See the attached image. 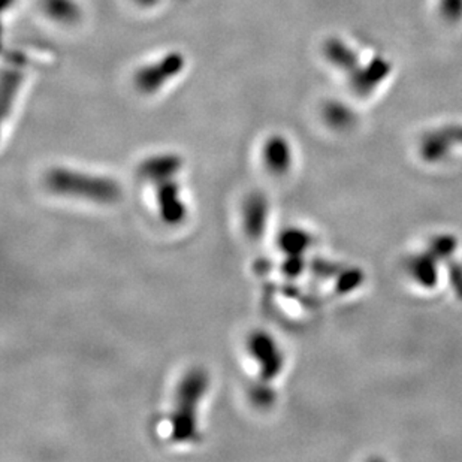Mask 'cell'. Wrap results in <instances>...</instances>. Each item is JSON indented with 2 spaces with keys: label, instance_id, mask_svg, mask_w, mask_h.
<instances>
[{
  "label": "cell",
  "instance_id": "cell-1",
  "mask_svg": "<svg viewBox=\"0 0 462 462\" xmlns=\"http://www.w3.org/2000/svg\"><path fill=\"white\" fill-rule=\"evenodd\" d=\"M208 388L209 375L202 368H193L181 379L170 419L172 440L177 443L197 440L198 409Z\"/></svg>",
  "mask_w": 462,
  "mask_h": 462
},
{
  "label": "cell",
  "instance_id": "cell-2",
  "mask_svg": "<svg viewBox=\"0 0 462 462\" xmlns=\"http://www.w3.org/2000/svg\"><path fill=\"white\" fill-rule=\"evenodd\" d=\"M45 184L57 195L83 198L102 206L116 204L122 198V186L116 180L84 174L68 168H54L50 171L45 177Z\"/></svg>",
  "mask_w": 462,
  "mask_h": 462
},
{
  "label": "cell",
  "instance_id": "cell-3",
  "mask_svg": "<svg viewBox=\"0 0 462 462\" xmlns=\"http://www.w3.org/2000/svg\"><path fill=\"white\" fill-rule=\"evenodd\" d=\"M247 347L250 356L259 365V380L270 383L277 379L284 365L283 352L277 341L266 332H254L250 336Z\"/></svg>",
  "mask_w": 462,
  "mask_h": 462
},
{
  "label": "cell",
  "instance_id": "cell-4",
  "mask_svg": "<svg viewBox=\"0 0 462 462\" xmlns=\"http://www.w3.org/2000/svg\"><path fill=\"white\" fill-rule=\"evenodd\" d=\"M393 65L384 57L375 56L362 63L356 72L350 77V88L359 97H368L389 79Z\"/></svg>",
  "mask_w": 462,
  "mask_h": 462
},
{
  "label": "cell",
  "instance_id": "cell-5",
  "mask_svg": "<svg viewBox=\"0 0 462 462\" xmlns=\"http://www.w3.org/2000/svg\"><path fill=\"white\" fill-rule=\"evenodd\" d=\"M156 186L157 207L163 222L171 226L180 225L188 216V208L181 198V190L174 177L154 183Z\"/></svg>",
  "mask_w": 462,
  "mask_h": 462
},
{
  "label": "cell",
  "instance_id": "cell-6",
  "mask_svg": "<svg viewBox=\"0 0 462 462\" xmlns=\"http://www.w3.org/2000/svg\"><path fill=\"white\" fill-rule=\"evenodd\" d=\"M270 204L262 193H254L245 204V226L250 238L259 240L265 234Z\"/></svg>",
  "mask_w": 462,
  "mask_h": 462
},
{
  "label": "cell",
  "instance_id": "cell-7",
  "mask_svg": "<svg viewBox=\"0 0 462 462\" xmlns=\"http://www.w3.org/2000/svg\"><path fill=\"white\" fill-rule=\"evenodd\" d=\"M325 56L337 69L345 72L346 77L349 79L356 70L361 68L362 61L359 59L358 52L355 51L349 44L338 38H332L325 45Z\"/></svg>",
  "mask_w": 462,
  "mask_h": 462
},
{
  "label": "cell",
  "instance_id": "cell-8",
  "mask_svg": "<svg viewBox=\"0 0 462 462\" xmlns=\"http://www.w3.org/2000/svg\"><path fill=\"white\" fill-rule=\"evenodd\" d=\"M183 166V162L175 154H161L144 162L140 168V174L143 179L150 183H157L162 180L172 179L179 174Z\"/></svg>",
  "mask_w": 462,
  "mask_h": 462
},
{
  "label": "cell",
  "instance_id": "cell-9",
  "mask_svg": "<svg viewBox=\"0 0 462 462\" xmlns=\"http://www.w3.org/2000/svg\"><path fill=\"white\" fill-rule=\"evenodd\" d=\"M266 166L275 174H283L292 165V149L282 136L271 138L265 145Z\"/></svg>",
  "mask_w": 462,
  "mask_h": 462
},
{
  "label": "cell",
  "instance_id": "cell-10",
  "mask_svg": "<svg viewBox=\"0 0 462 462\" xmlns=\"http://www.w3.org/2000/svg\"><path fill=\"white\" fill-rule=\"evenodd\" d=\"M409 271L414 282L423 288H432L439 279L436 257L428 254L413 257L409 263Z\"/></svg>",
  "mask_w": 462,
  "mask_h": 462
},
{
  "label": "cell",
  "instance_id": "cell-11",
  "mask_svg": "<svg viewBox=\"0 0 462 462\" xmlns=\"http://www.w3.org/2000/svg\"><path fill=\"white\" fill-rule=\"evenodd\" d=\"M311 245V236L302 229H289L280 236V247L288 256H302Z\"/></svg>",
  "mask_w": 462,
  "mask_h": 462
},
{
  "label": "cell",
  "instance_id": "cell-12",
  "mask_svg": "<svg viewBox=\"0 0 462 462\" xmlns=\"http://www.w3.org/2000/svg\"><path fill=\"white\" fill-rule=\"evenodd\" d=\"M325 118L337 129H347L355 123V114L349 106L341 102H332L325 108Z\"/></svg>",
  "mask_w": 462,
  "mask_h": 462
},
{
  "label": "cell",
  "instance_id": "cell-13",
  "mask_svg": "<svg viewBox=\"0 0 462 462\" xmlns=\"http://www.w3.org/2000/svg\"><path fill=\"white\" fill-rule=\"evenodd\" d=\"M437 11L449 24L462 22V0H437Z\"/></svg>",
  "mask_w": 462,
  "mask_h": 462
},
{
  "label": "cell",
  "instance_id": "cell-14",
  "mask_svg": "<svg viewBox=\"0 0 462 462\" xmlns=\"http://www.w3.org/2000/svg\"><path fill=\"white\" fill-rule=\"evenodd\" d=\"M274 400L275 393L273 388H271L270 383L263 382V380H259L254 384V389H252V402L256 406L261 407V409H268V407L273 406Z\"/></svg>",
  "mask_w": 462,
  "mask_h": 462
},
{
  "label": "cell",
  "instance_id": "cell-15",
  "mask_svg": "<svg viewBox=\"0 0 462 462\" xmlns=\"http://www.w3.org/2000/svg\"><path fill=\"white\" fill-rule=\"evenodd\" d=\"M302 266H304L302 256H288V259L284 262L283 273L286 275H291V277H297V275L301 274Z\"/></svg>",
  "mask_w": 462,
  "mask_h": 462
}]
</instances>
